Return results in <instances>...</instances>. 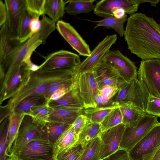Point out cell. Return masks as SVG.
<instances>
[{
  "instance_id": "6da1fadb",
  "label": "cell",
  "mask_w": 160,
  "mask_h": 160,
  "mask_svg": "<svg viewBox=\"0 0 160 160\" xmlns=\"http://www.w3.org/2000/svg\"><path fill=\"white\" fill-rule=\"evenodd\" d=\"M124 36L128 49L142 60L160 59V31L153 17L142 12L130 15Z\"/></svg>"
},
{
  "instance_id": "7a4b0ae2",
  "label": "cell",
  "mask_w": 160,
  "mask_h": 160,
  "mask_svg": "<svg viewBox=\"0 0 160 160\" xmlns=\"http://www.w3.org/2000/svg\"><path fill=\"white\" fill-rule=\"evenodd\" d=\"M42 27L32 37L16 47L5 60L0 63V92H3L9 79L24 60L31 57L40 45L45 44L49 35L56 29L55 23L45 15L42 16Z\"/></svg>"
},
{
  "instance_id": "3957f363",
  "label": "cell",
  "mask_w": 160,
  "mask_h": 160,
  "mask_svg": "<svg viewBox=\"0 0 160 160\" xmlns=\"http://www.w3.org/2000/svg\"><path fill=\"white\" fill-rule=\"evenodd\" d=\"M76 76L74 69L48 70L40 68L31 72L26 85L8 101L7 104L13 110L23 99L32 96H43L52 85L60 82L74 78Z\"/></svg>"
},
{
  "instance_id": "277c9868",
  "label": "cell",
  "mask_w": 160,
  "mask_h": 160,
  "mask_svg": "<svg viewBox=\"0 0 160 160\" xmlns=\"http://www.w3.org/2000/svg\"><path fill=\"white\" fill-rule=\"evenodd\" d=\"M150 94L145 85L138 79L132 80L119 89L112 98L113 103L119 105L130 102L145 113Z\"/></svg>"
},
{
  "instance_id": "5b68a950",
  "label": "cell",
  "mask_w": 160,
  "mask_h": 160,
  "mask_svg": "<svg viewBox=\"0 0 160 160\" xmlns=\"http://www.w3.org/2000/svg\"><path fill=\"white\" fill-rule=\"evenodd\" d=\"M160 147V122H158L128 152L132 160H152Z\"/></svg>"
},
{
  "instance_id": "8992f818",
  "label": "cell",
  "mask_w": 160,
  "mask_h": 160,
  "mask_svg": "<svg viewBox=\"0 0 160 160\" xmlns=\"http://www.w3.org/2000/svg\"><path fill=\"white\" fill-rule=\"evenodd\" d=\"M138 79L144 84L150 95L160 98V59L142 60Z\"/></svg>"
},
{
  "instance_id": "52a82bcc",
  "label": "cell",
  "mask_w": 160,
  "mask_h": 160,
  "mask_svg": "<svg viewBox=\"0 0 160 160\" xmlns=\"http://www.w3.org/2000/svg\"><path fill=\"white\" fill-rule=\"evenodd\" d=\"M158 122L157 118L146 114L135 128L126 127L121 139L120 149L128 151Z\"/></svg>"
},
{
  "instance_id": "ba28073f",
  "label": "cell",
  "mask_w": 160,
  "mask_h": 160,
  "mask_svg": "<svg viewBox=\"0 0 160 160\" xmlns=\"http://www.w3.org/2000/svg\"><path fill=\"white\" fill-rule=\"evenodd\" d=\"M117 38L115 34L106 36L91 51L90 55L74 69L75 74L78 75L93 71L110 50Z\"/></svg>"
},
{
  "instance_id": "9c48e42d",
  "label": "cell",
  "mask_w": 160,
  "mask_h": 160,
  "mask_svg": "<svg viewBox=\"0 0 160 160\" xmlns=\"http://www.w3.org/2000/svg\"><path fill=\"white\" fill-rule=\"evenodd\" d=\"M15 157L20 160H54V145L41 138L34 139L24 146Z\"/></svg>"
},
{
  "instance_id": "30bf717a",
  "label": "cell",
  "mask_w": 160,
  "mask_h": 160,
  "mask_svg": "<svg viewBox=\"0 0 160 160\" xmlns=\"http://www.w3.org/2000/svg\"><path fill=\"white\" fill-rule=\"evenodd\" d=\"M42 127L34 123L30 116L25 115L12 145L9 156H16L28 143L34 139L41 138Z\"/></svg>"
},
{
  "instance_id": "8fae6325",
  "label": "cell",
  "mask_w": 160,
  "mask_h": 160,
  "mask_svg": "<svg viewBox=\"0 0 160 160\" xmlns=\"http://www.w3.org/2000/svg\"><path fill=\"white\" fill-rule=\"evenodd\" d=\"M102 61L112 66L126 81L138 79V70L135 64L119 50H110Z\"/></svg>"
},
{
  "instance_id": "7c38bea8",
  "label": "cell",
  "mask_w": 160,
  "mask_h": 160,
  "mask_svg": "<svg viewBox=\"0 0 160 160\" xmlns=\"http://www.w3.org/2000/svg\"><path fill=\"white\" fill-rule=\"evenodd\" d=\"M76 76L77 86L84 108L96 107L95 98L99 89L94 71Z\"/></svg>"
},
{
  "instance_id": "4fadbf2b",
  "label": "cell",
  "mask_w": 160,
  "mask_h": 160,
  "mask_svg": "<svg viewBox=\"0 0 160 160\" xmlns=\"http://www.w3.org/2000/svg\"><path fill=\"white\" fill-rule=\"evenodd\" d=\"M40 68L45 69H74L81 63L79 56L68 51L61 50L50 54L44 58Z\"/></svg>"
},
{
  "instance_id": "5bb4252c",
  "label": "cell",
  "mask_w": 160,
  "mask_h": 160,
  "mask_svg": "<svg viewBox=\"0 0 160 160\" xmlns=\"http://www.w3.org/2000/svg\"><path fill=\"white\" fill-rule=\"evenodd\" d=\"M4 2L7 11V20L5 23L9 35L12 40H18L19 23L26 10L25 0H5Z\"/></svg>"
},
{
  "instance_id": "9a60e30c",
  "label": "cell",
  "mask_w": 160,
  "mask_h": 160,
  "mask_svg": "<svg viewBox=\"0 0 160 160\" xmlns=\"http://www.w3.org/2000/svg\"><path fill=\"white\" fill-rule=\"evenodd\" d=\"M56 27L60 34L80 55L87 57L90 55L91 51L89 46L69 23L59 20Z\"/></svg>"
},
{
  "instance_id": "2e32d148",
  "label": "cell",
  "mask_w": 160,
  "mask_h": 160,
  "mask_svg": "<svg viewBox=\"0 0 160 160\" xmlns=\"http://www.w3.org/2000/svg\"><path fill=\"white\" fill-rule=\"evenodd\" d=\"M141 4L138 0H102L97 2L94 13L97 16L105 18L113 16L112 12L118 8H122L127 14L136 12Z\"/></svg>"
},
{
  "instance_id": "e0dca14e",
  "label": "cell",
  "mask_w": 160,
  "mask_h": 160,
  "mask_svg": "<svg viewBox=\"0 0 160 160\" xmlns=\"http://www.w3.org/2000/svg\"><path fill=\"white\" fill-rule=\"evenodd\" d=\"M93 71L99 89L105 86H110L119 89L128 82L112 66L102 60Z\"/></svg>"
},
{
  "instance_id": "ac0fdd59",
  "label": "cell",
  "mask_w": 160,
  "mask_h": 160,
  "mask_svg": "<svg viewBox=\"0 0 160 160\" xmlns=\"http://www.w3.org/2000/svg\"><path fill=\"white\" fill-rule=\"evenodd\" d=\"M31 72L24 63L18 67L8 81L3 93L0 95L1 104L18 93L26 85Z\"/></svg>"
},
{
  "instance_id": "d6986e66",
  "label": "cell",
  "mask_w": 160,
  "mask_h": 160,
  "mask_svg": "<svg viewBox=\"0 0 160 160\" xmlns=\"http://www.w3.org/2000/svg\"><path fill=\"white\" fill-rule=\"evenodd\" d=\"M126 128L125 125L121 123L101 132L100 135L102 146L101 160L120 149L121 139Z\"/></svg>"
},
{
  "instance_id": "ffe728a7",
  "label": "cell",
  "mask_w": 160,
  "mask_h": 160,
  "mask_svg": "<svg viewBox=\"0 0 160 160\" xmlns=\"http://www.w3.org/2000/svg\"><path fill=\"white\" fill-rule=\"evenodd\" d=\"M48 104L53 109L80 110L84 108L77 82L72 88L61 98L56 101L50 102Z\"/></svg>"
},
{
  "instance_id": "44dd1931",
  "label": "cell",
  "mask_w": 160,
  "mask_h": 160,
  "mask_svg": "<svg viewBox=\"0 0 160 160\" xmlns=\"http://www.w3.org/2000/svg\"><path fill=\"white\" fill-rule=\"evenodd\" d=\"M119 105L122 116L123 124L127 128H135L140 120L146 114L132 103H125Z\"/></svg>"
},
{
  "instance_id": "7402d4cb",
  "label": "cell",
  "mask_w": 160,
  "mask_h": 160,
  "mask_svg": "<svg viewBox=\"0 0 160 160\" xmlns=\"http://www.w3.org/2000/svg\"><path fill=\"white\" fill-rule=\"evenodd\" d=\"M72 125L48 122L42 127L41 138L54 145L63 132Z\"/></svg>"
},
{
  "instance_id": "603a6c76",
  "label": "cell",
  "mask_w": 160,
  "mask_h": 160,
  "mask_svg": "<svg viewBox=\"0 0 160 160\" xmlns=\"http://www.w3.org/2000/svg\"><path fill=\"white\" fill-rule=\"evenodd\" d=\"M67 1L46 0L44 15L48 16L53 22H57L62 18L65 12Z\"/></svg>"
},
{
  "instance_id": "cb8c5ba5",
  "label": "cell",
  "mask_w": 160,
  "mask_h": 160,
  "mask_svg": "<svg viewBox=\"0 0 160 160\" xmlns=\"http://www.w3.org/2000/svg\"><path fill=\"white\" fill-rule=\"evenodd\" d=\"M83 109H53L48 122L72 124L77 118L83 114Z\"/></svg>"
},
{
  "instance_id": "d4e9b609",
  "label": "cell",
  "mask_w": 160,
  "mask_h": 160,
  "mask_svg": "<svg viewBox=\"0 0 160 160\" xmlns=\"http://www.w3.org/2000/svg\"><path fill=\"white\" fill-rule=\"evenodd\" d=\"M0 27L1 63L3 61L12 50L21 42L18 40H12L10 38L5 24Z\"/></svg>"
},
{
  "instance_id": "484cf974",
  "label": "cell",
  "mask_w": 160,
  "mask_h": 160,
  "mask_svg": "<svg viewBox=\"0 0 160 160\" xmlns=\"http://www.w3.org/2000/svg\"><path fill=\"white\" fill-rule=\"evenodd\" d=\"M48 103L47 100L43 96H30L26 98L20 102L13 112L27 115L38 107Z\"/></svg>"
},
{
  "instance_id": "4316f807",
  "label": "cell",
  "mask_w": 160,
  "mask_h": 160,
  "mask_svg": "<svg viewBox=\"0 0 160 160\" xmlns=\"http://www.w3.org/2000/svg\"><path fill=\"white\" fill-rule=\"evenodd\" d=\"M95 0H69L67 1V5L65 12L72 16L90 13L94 10Z\"/></svg>"
},
{
  "instance_id": "83f0119b",
  "label": "cell",
  "mask_w": 160,
  "mask_h": 160,
  "mask_svg": "<svg viewBox=\"0 0 160 160\" xmlns=\"http://www.w3.org/2000/svg\"><path fill=\"white\" fill-rule=\"evenodd\" d=\"M128 18L126 14L123 17L118 18L114 16H108L98 21H90L96 24L94 27L95 29L99 27L113 29L120 37L124 36L125 29L124 24L127 21Z\"/></svg>"
},
{
  "instance_id": "f1b7e54d",
  "label": "cell",
  "mask_w": 160,
  "mask_h": 160,
  "mask_svg": "<svg viewBox=\"0 0 160 160\" xmlns=\"http://www.w3.org/2000/svg\"><path fill=\"white\" fill-rule=\"evenodd\" d=\"M78 139V135L72 125L63 132L54 144V159L58 152L76 144Z\"/></svg>"
},
{
  "instance_id": "f546056e",
  "label": "cell",
  "mask_w": 160,
  "mask_h": 160,
  "mask_svg": "<svg viewBox=\"0 0 160 160\" xmlns=\"http://www.w3.org/2000/svg\"><path fill=\"white\" fill-rule=\"evenodd\" d=\"M25 115L13 112L9 116L8 128V146L7 153L10 155L13 143L17 135L21 124Z\"/></svg>"
},
{
  "instance_id": "4dcf8cb0",
  "label": "cell",
  "mask_w": 160,
  "mask_h": 160,
  "mask_svg": "<svg viewBox=\"0 0 160 160\" xmlns=\"http://www.w3.org/2000/svg\"><path fill=\"white\" fill-rule=\"evenodd\" d=\"M120 107L115 105L106 107H93L84 108L83 114L88 122L100 123L105 117L114 109Z\"/></svg>"
},
{
  "instance_id": "1f68e13d",
  "label": "cell",
  "mask_w": 160,
  "mask_h": 160,
  "mask_svg": "<svg viewBox=\"0 0 160 160\" xmlns=\"http://www.w3.org/2000/svg\"><path fill=\"white\" fill-rule=\"evenodd\" d=\"M102 149L99 136L92 139L87 144L79 160H101Z\"/></svg>"
},
{
  "instance_id": "d6a6232c",
  "label": "cell",
  "mask_w": 160,
  "mask_h": 160,
  "mask_svg": "<svg viewBox=\"0 0 160 160\" xmlns=\"http://www.w3.org/2000/svg\"><path fill=\"white\" fill-rule=\"evenodd\" d=\"M101 132L100 123L88 122L78 135V142L85 147L92 139L99 136Z\"/></svg>"
},
{
  "instance_id": "836d02e7",
  "label": "cell",
  "mask_w": 160,
  "mask_h": 160,
  "mask_svg": "<svg viewBox=\"0 0 160 160\" xmlns=\"http://www.w3.org/2000/svg\"><path fill=\"white\" fill-rule=\"evenodd\" d=\"M85 147L77 142L58 152L54 160H79Z\"/></svg>"
},
{
  "instance_id": "e575fe53",
  "label": "cell",
  "mask_w": 160,
  "mask_h": 160,
  "mask_svg": "<svg viewBox=\"0 0 160 160\" xmlns=\"http://www.w3.org/2000/svg\"><path fill=\"white\" fill-rule=\"evenodd\" d=\"M53 110V109L50 107L48 103L38 107L27 115L31 117L34 123L43 126L48 122L49 116Z\"/></svg>"
},
{
  "instance_id": "d590c367",
  "label": "cell",
  "mask_w": 160,
  "mask_h": 160,
  "mask_svg": "<svg viewBox=\"0 0 160 160\" xmlns=\"http://www.w3.org/2000/svg\"><path fill=\"white\" fill-rule=\"evenodd\" d=\"M123 123V118L120 107L113 110L100 123L102 131Z\"/></svg>"
},
{
  "instance_id": "8d00e7d4",
  "label": "cell",
  "mask_w": 160,
  "mask_h": 160,
  "mask_svg": "<svg viewBox=\"0 0 160 160\" xmlns=\"http://www.w3.org/2000/svg\"><path fill=\"white\" fill-rule=\"evenodd\" d=\"M9 117L0 123V160H6L8 157L7 150L8 146Z\"/></svg>"
},
{
  "instance_id": "74e56055",
  "label": "cell",
  "mask_w": 160,
  "mask_h": 160,
  "mask_svg": "<svg viewBox=\"0 0 160 160\" xmlns=\"http://www.w3.org/2000/svg\"><path fill=\"white\" fill-rule=\"evenodd\" d=\"M32 18L26 10L22 17L18 29V39L21 43L24 42L32 36L29 28Z\"/></svg>"
},
{
  "instance_id": "f35d334b",
  "label": "cell",
  "mask_w": 160,
  "mask_h": 160,
  "mask_svg": "<svg viewBox=\"0 0 160 160\" xmlns=\"http://www.w3.org/2000/svg\"><path fill=\"white\" fill-rule=\"evenodd\" d=\"M27 11L32 18H39L44 15L46 0H25Z\"/></svg>"
},
{
  "instance_id": "ab89813d",
  "label": "cell",
  "mask_w": 160,
  "mask_h": 160,
  "mask_svg": "<svg viewBox=\"0 0 160 160\" xmlns=\"http://www.w3.org/2000/svg\"><path fill=\"white\" fill-rule=\"evenodd\" d=\"M146 113L160 117V98L150 94L148 99Z\"/></svg>"
},
{
  "instance_id": "60d3db41",
  "label": "cell",
  "mask_w": 160,
  "mask_h": 160,
  "mask_svg": "<svg viewBox=\"0 0 160 160\" xmlns=\"http://www.w3.org/2000/svg\"><path fill=\"white\" fill-rule=\"evenodd\" d=\"M87 117L83 114L78 116L72 124L76 134L78 135L88 122Z\"/></svg>"
},
{
  "instance_id": "b9f144b4",
  "label": "cell",
  "mask_w": 160,
  "mask_h": 160,
  "mask_svg": "<svg viewBox=\"0 0 160 160\" xmlns=\"http://www.w3.org/2000/svg\"><path fill=\"white\" fill-rule=\"evenodd\" d=\"M102 160H132L129 157L128 152L120 149Z\"/></svg>"
},
{
  "instance_id": "7bdbcfd3",
  "label": "cell",
  "mask_w": 160,
  "mask_h": 160,
  "mask_svg": "<svg viewBox=\"0 0 160 160\" xmlns=\"http://www.w3.org/2000/svg\"><path fill=\"white\" fill-rule=\"evenodd\" d=\"M95 102L96 107H106L116 105L113 103L112 98L103 96L99 93L96 97Z\"/></svg>"
},
{
  "instance_id": "ee69618b",
  "label": "cell",
  "mask_w": 160,
  "mask_h": 160,
  "mask_svg": "<svg viewBox=\"0 0 160 160\" xmlns=\"http://www.w3.org/2000/svg\"><path fill=\"white\" fill-rule=\"evenodd\" d=\"M119 89L110 86H105L99 90V93L108 97L113 98L118 92Z\"/></svg>"
},
{
  "instance_id": "f6af8a7d",
  "label": "cell",
  "mask_w": 160,
  "mask_h": 160,
  "mask_svg": "<svg viewBox=\"0 0 160 160\" xmlns=\"http://www.w3.org/2000/svg\"><path fill=\"white\" fill-rule=\"evenodd\" d=\"M41 20H40L39 18H32L29 24V28L32 36L38 32L41 28Z\"/></svg>"
},
{
  "instance_id": "bcb514c9",
  "label": "cell",
  "mask_w": 160,
  "mask_h": 160,
  "mask_svg": "<svg viewBox=\"0 0 160 160\" xmlns=\"http://www.w3.org/2000/svg\"><path fill=\"white\" fill-rule=\"evenodd\" d=\"M7 18V11L5 3L0 0V27L5 23Z\"/></svg>"
},
{
  "instance_id": "7dc6e473",
  "label": "cell",
  "mask_w": 160,
  "mask_h": 160,
  "mask_svg": "<svg viewBox=\"0 0 160 160\" xmlns=\"http://www.w3.org/2000/svg\"><path fill=\"white\" fill-rule=\"evenodd\" d=\"M13 112L12 109L7 105L0 106V123L8 117Z\"/></svg>"
},
{
  "instance_id": "c3c4849f",
  "label": "cell",
  "mask_w": 160,
  "mask_h": 160,
  "mask_svg": "<svg viewBox=\"0 0 160 160\" xmlns=\"http://www.w3.org/2000/svg\"><path fill=\"white\" fill-rule=\"evenodd\" d=\"M68 92L69 91L64 88L58 90L51 95L48 101V103L51 101H56L59 100Z\"/></svg>"
},
{
  "instance_id": "681fc988",
  "label": "cell",
  "mask_w": 160,
  "mask_h": 160,
  "mask_svg": "<svg viewBox=\"0 0 160 160\" xmlns=\"http://www.w3.org/2000/svg\"><path fill=\"white\" fill-rule=\"evenodd\" d=\"M31 57H29L26 59L23 63L25 64L27 68L32 72H35L38 70L40 66L34 63L31 61Z\"/></svg>"
},
{
  "instance_id": "f907efd6",
  "label": "cell",
  "mask_w": 160,
  "mask_h": 160,
  "mask_svg": "<svg viewBox=\"0 0 160 160\" xmlns=\"http://www.w3.org/2000/svg\"><path fill=\"white\" fill-rule=\"evenodd\" d=\"M113 16L121 18L123 17L127 14L124 10L122 8H118L113 10L112 12Z\"/></svg>"
},
{
  "instance_id": "816d5d0a",
  "label": "cell",
  "mask_w": 160,
  "mask_h": 160,
  "mask_svg": "<svg viewBox=\"0 0 160 160\" xmlns=\"http://www.w3.org/2000/svg\"><path fill=\"white\" fill-rule=\"evenodd\" d=\"M138 1L141 4L144 2H148L151 6L154 7H156L160 2V0H138Z\"/></svg>"
},
{
  "instance_id": "f5cc1de1",
  "label": "cell",
  "mask_w": 160,
  "mask_h": 160,
  "mask_svg": "<svg viewBox=\"0 0 160 160\" xmlns=\"http://www.w3.org/2000/svg\"><path fill=\"white\" fill-rule=\"evenodd\" d=\"M152 160H160V147L154 154Z\"/></svg>"
},
{
  "instance_id": "db71d44e",
  "label": "cell",
  "mask_w": 160,
  "mask_h": 160,
  "mask_svg": "<svg viewBox=\"0 0 160 160\" xmlns=\"http://www.w3.org/2000/svg\"><path fill=\"white\" fill-rule=\"evenodd\" d=\"M6 160H20L17 157L13 156L10 155L8 157Z\"/></svg>"
},
{
  "instance_id": "11a10c76",
  "label": "cell",
  "mask_w": 160,
  "mask_h": 160,
  "mask_svg": "<svg viewBox=\"0 0 160 160\" xmlns=\"http://www.w3.org/2000/svg\"><path fill=\"white\" fill-rule=\"evenodd\" d=\"M158 24L159 28L160 31V22Z\"/></svg>"
}]
</instances>
